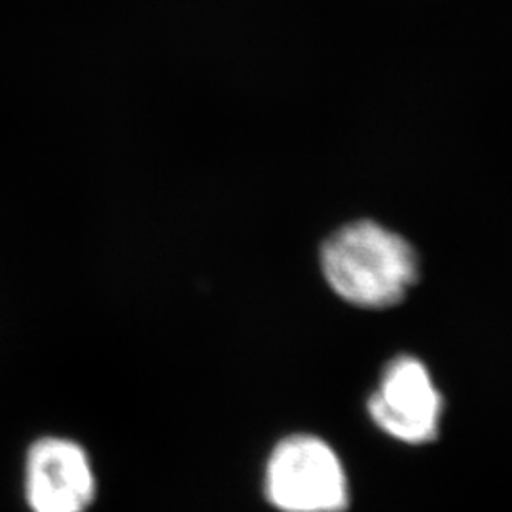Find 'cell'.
<instances>
[{"label": "cell", "mask_w": 512, "mask_h": 512, "mask_svg": "<svg viewBox=\"0 0 512 512\" xmlns=\"http://www.w3.org/2000/svg\"><path fill=\"white\" fill-rule=\"evenodd\" d=\"M321 270L330 289L351 306L384 310L399 304L418 281L414 247L374 220L342 226L321 247Z\"/></svg>", "instance_id": "cell-1"}, {"label": "cell", "mask_w": 512, "mask_h": 512, "mask_svg": "<svg viewBox=\"0 0 512 512\" xmlns=\"http://www.w3.org/2000/svg\"><path fill=\"white\" fill-rule=\"evenodd\" d=\"M27 499L33 512H86L95 495L84 448L67 439H42L27 456Z\"/></svg>", "instance_id": "cell-4"}, {"label": "cell", "mask_w": 512, "mask_h": 512, "mask_svg": "<svg viewBox=\"0 0 512 512\" xmlns=\"http://www.w3.org/2000/svg\"><path fill=\"white\" fill-rule=\"evenodd\" d=\"M266 494L283 512H340L348 505V484L329 444L310 435H294L275 446Z\"/></svg>", "instance_id": "cell-2"}, {"label": "cell", "mask_w": 512, "mask_h": 512, "mask_svg": "<svg viewBox=\"0 0 512 512\" xmlns=\"http://www.w3.org/2000/svg\"><path fill=\"white\" fill-rule=\"evenodd\" d=\"M442 406L427 366L412 355H399L385 366L378 389L368 399V414L393 439L423 444L437 437Z\"/></svg>", "instance_id": "cell-3"}]
</instances>
